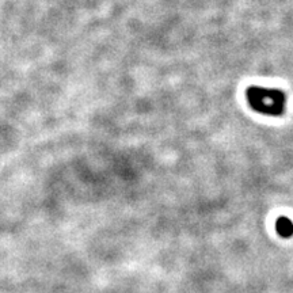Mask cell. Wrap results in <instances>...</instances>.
Segmentation results:
<instances>
[{"label": "cell", "instance_id": "cell-1", "mask_svg": "<svg viewBox=\"0 0 293 293\" xmlns=\"http://www.w3.org/2000/svg\"><path fill=\"white\" fill-rule=\"evenodd\" d=\"M247 102L251 109L265 116L278 117L284 114L286 105V96L282 91L265 89L259 86H251L246 93Z\"/></svg>", "mask_w": 293, "mask_h": 293}, {"label": "cell", "instance_id": "cell-2", "mask_svg": "<svg viewBox=\"0 0 293 293\" xmlns=\"http://www.w3.org/2000/svg\"><path fill=\"white\" fill-rule=\"evenodd\" d=\"M277 231L282 236H291L293 233V223L286 217H279L277 220Z\"/></svg>", "mask_w": 293, "mask_h": 293}]
</instances>
